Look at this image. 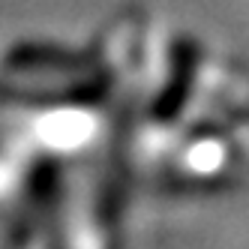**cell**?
Returning <instances> with one entry per match:
<instances>
[{
    "mask_svg": "<svg viewBox=\"0 0 249 249\" xmlns=\"http://www.w3.org/2000/svg\"><path fill=\"white\" fill-rule=\"evenodd\" d=\"M219 117L228 123V129L234 132L237 144H240V150H243V156H246V162H249V99H246V102H237V105H231V108H225Z\"/></svg>",
    "mask_w": 249,
    "mask_h": 249,
    "instance_id": "3",
    "label": "cell"
},
{
    "mask_svg": "<svg viewBox=\"0 0 249 249\" xmlns=\"http://www.w3.org/2000/svg\"><path fill=\"white\" fill-rule=\"evenodd\" d=\"M162 156L168 180L180 189L195 192L228 186L246 162L234 132L219 114L201 117L192 126H186L162 150Z\"/></svg>",
    "mask_w": 249,
    "mask_h": 249,
    "instance_id": "2",
    "label": "cell"
},
{
    "mask_svg": "<svg viewBox=\"0 0 249 249\" xmlns=\"http://www.w3.org/2000/svg\"><path fill=\"white\" fill-rule=\"evenodd\" d=\"M249 99L243 72L192 36H174L147 96V132L165 150L186 126Z\"/></svg>",
    "mask_w": 249,
    "mask_h": 249,
    "instance_id": "1",
    "label": "cell"
}]
</instances>
